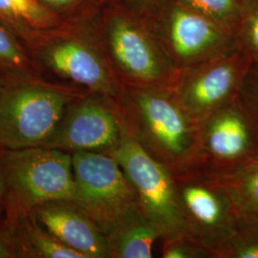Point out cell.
I'll use <instances>...</instances> for the list:
<instances>
[{
	"label": "cell",
	"instance_id": "6da1fadb",
	"mask_svg": "<svg viewBox=\"0 0 258 258\" xmlns=\"http://www.w3.org/2000/svg\"><path fill=\"white\" fill-rule=\"evenodd\" d=\"M123 127L139 146L174 174L199 167L200 129L172 88L120 87L114 98Z\"/></svg>",
	"mask_w": 258,
	"mask_h": 258
},
{
	"label": "cell",
	"instance_id": "7a4b0ae2",
	"mask_svg": "<svg viewBox=\"0 0 258 258\" xmlns=\"http://www.w3.org/2000/svg\"><path fill=\"white\" fill-rule=\"evenodd\" d=\"M89 24L120 87L173 88L178 71L143 10L120 0H106Z\"/></svg>",
	"mask_w": 258,
	"mask_h": 258
},
{
	"label": "cell",
	"instance_id": "3957f363",
	"mask_svg": "<svg viewBox=\"0 0 258 258\" xmlns=\"http://www.w3.org/2000/svg\"><path fill=\"white\" fill-rule=\"evenodd\" d=\"M86 92L47 78L11 80L0 90V147H46L67 106Z\"/></svg>",
	"mask_w": 258,
	"mask_h": 258
},
{
	"label": "cell",
	"instance_id": "277c9868",
	"mask_svg": "<svg viewBox=\"0 0 258 258\" xmlns=\"http://www.w3.org/2000/svg\"><path fill=\"white\" fill-rule=\"evenodd\" d=\"M24 43L45 78L51 75L60 83L111 98L120 92L89 19L37 32Z\"/></svg>",
	"mask_w": 258,
	"mask_h": 258
},
{
	"label": "cell",
	"instance_id": "5b68a950",
	"mask_svg": "<svg viewBox=\"0 0 258 258\" xmlns=\"http://www.w3.org/2000/svg\"><path fill=\"white\" fill-rule=\"evenodd\" d=\"M5 211L31 212L41 204L73 199L72 154L46 147L2 151Z\"/></svg>",
	"mask_w": 258,
	"mask_h": 258
},
{
	"label": "cell",
	"instance_id": "8992f818",
	"mask_svg": "<svg viewBox=\"0 0 258 258\" xmlns=\"http://www.w3.org/2000/svg\"><path fill=\"white\" fill-rule=\"evenodd\" d=\"M140 9L144 11L163 51L178 72L239 48L233 31L178 0H164Z\"/></svg>",
	"mask_w": 258,
	"mask_h": 258
},
{
	"label": "cell",
	"instance_id": "52a82bcc",
	"mask_svg": "<svg viewBox=\"0 0 258 258\" xmlns=\"http://www.w3.org/2000/svg\"><path fill=\"white\" fill-rule=\"evenodd\" d=\"M110 156L133 187L139 212L156 228L161 238L186 234L174 173L141 148L123 125L120 146Z\"/></svg>",
	"mask_w": 258,
	"mask_h": 258
},
{
	"label": "cell",
	"instance_id": "ba28073f",
	"mask_svg": "<svg viewBox=\"0 0 258 258\" xmlns=\"http://www.w3.org/2000/svg\"><path fill=\"white\" fill-rule=\"evenodd\" d=\"M73 201L106 235L138 210L136 195L119 163L96 152L72 154Z\"/></svg>",
	"mask_w": 258,
	"mask_h": 258
},
{
	"label": "cell",
	"instance_id": "9c48e42d",
	"mask_svg": "<svg viewBox=\"0 0 258 258\" xmlns=\"http://www.w3.org/2000/svg\"><path fill=\"white\" fill-rule=\"evenodd\" d=\"M174 175L186 234L214 258L239 223L231 198L218 177L200 167Z\"/></svg>",
	"mask_w": 258,
	"mask_h": 258
},
{
	"label": "cell",
	"instance_id": "30bf717a",
	"mask_svg": "<svg viewBox=\"0 0 258 258\" xmlns=\"http://www.w3.org/2000/svg\"><path fill=\"white\" fill-rule=\"evenodd\" d=\"M252 63L240 48L178 72L173 92L184 111L200 122L237 100Z\"/></svg>",
	"mask_w": 258,
	"mask_h": 258
},
{
	"label": "cell",
	"instance_id": "8fae6325",
	"mask_svg": "<svg viewBox=\"0 0 258 258\" xmlns=\"http://www.w3.org/2000/svg\"><path fill=\"white\" fill-rule=\"evenodd\" d=\"M199 167L223 176L258 159V129L239 100L199 122Z\"/></svg>",
	"mask_w": 258,
	"mask_h": 258
},
{
	"label": "cell",
	"instance_id": "7c38bea8",
	"mask_svg": "<svg viewBox=\"0 0 258 258\" xmlns=\"http://www.w3.org/2000/svg\"><path fill=\"white\" fill-rule=\"evenodd\" d=\"M121 137L122 123L114 98L86 92L67 106L46 148L70 154L96 152L111 155L119 148Z\"/></svg>",
	"mask_w": 258,
	"mask_h": 258
},
{
	"label": "cell",
	"instance_id": "4fadbf2b",
	"mask_svg": "<svg viewBox=\"0 0 258 258\" xmlns=\"http://www.w3.org/2000/svg\"><path fill=\"white\" fill-rule=\"evenodd\" d=\"M31 213L55 238L84 258H109L105 234L72 199L41 204Z\"/></svg>",
	"mask_w": 258,
	"mask_h": 258
},
{
	"label": "cell",
	"instance_id": "5bb4252c",
	"mask_svg": "<svg viewBox=\"0 0 258 258\" xmlns=\"http://www.w3.org/2000/svg\"><path fill=\"white\" fill-rule=\"evenodd\" d=\"M14 214L17 258H84L55 238L31 212Z\"/></svg>",
	"mask_w": 258,
	"mask_h": 258
},
{
	"label": "cell",
	"instance_id": "9a60e30c",
	"mask_svg": "<svg viewBox=\"0 0 258 258\" xmlns=\"http://www.w3.org/2000/svg\"><path fill=\"white\" fill-rule=\"evenodd\" d=\"M105 236L109 258L152 257L153 244L161 238L156 228L139 210Z\"/></svg>",
	"mask_w": 258,
	"mask_h": 258
},
{
	"label": "cell",
	"instance_id": "2e32d148",
	"mask_svg": "<svg viewBox=\"0 0 258 258\" xmlns=\"http://www.w3.org/2000/svg\"><path fill=\"white\" fill-rule=\"evenodd\" d=\"M0 21L24 42L37 32L62 24L37 0H0Z\"/></svg>",
	"mask_w": 258,
	"mask_h": 258
},
{
	"label": "cell",
	"instance_id": "e0dca14e",
	"mask_svg": "<svg viewBox=\"0 0 258 258\" xmlns=\"http://www.w3.org/2000/svg\"><path fill=\"white\" fill-rule=\"evenodd\" d=\"M218 179L240 219L258 220V159Z\"/></svg>",
	"mask_w": 258,
	"mask_h": 258
},
{
	"label": "cell",
	"instance_id": "ac0fdd59",
	"mask_svg": "<svg viewBox=\"0 0 258 258\" xmlns=\"http://www.w3.org/2000/svg\"><path fill=\"white\" fill-rule=\"evenodd\" d=\"M0 74L11 80L45 78L24 41L0 21Z\"/></svg>",
	"mask_w": 258,
	"mask_h": 258
},
{
	"label": "cell",
	"instance_id": "d6986e66",
	"mask_svg": "<svg viewBox=\"0 0 258 258\" xmlns=\"http://www.w3.org/2000/svg\"><path fill=\"white\" fill-rule=\"evenodd\" d=\"M214 258H258V220L239 218L236 231Z\"/></svg>",
	"mask_w": 258,
	"mask_h": 258
},
{
	"label": "cell",
	"instance_id": "ffe728a7",
	"mask_svg": "<svg viewBox=\"0 0 258 258\" xmlns=\"http://www.w3.org/2000/svg\"><path fill=\"white\" fill-rule=\"evenodd\" d=\"M204 17L235 33L241 13V0H178Z\"/></svg>",
	"mask_w": 258,
	"mask_h": 258
},
{
	"label": "cell",
	"instance_id": "44dd1931",
	"mask_svg": "<svg viewBox=\"0 0 258 258\" xmlns=\"http://www.w3.org/2000/svg\"><path fill=\"white\" fill-rule=\"evenodd\" d=\"M235 36L240 49L258 63V0H241Z\"/></svg>",
	"mask_w": 258,
	"mask_h": 258
},
{
	"label": "cell",
	"instance_id": "7402d4cb",
	"mask_svg": "<svg viewBox=\"0 0 258 258\" xmlns=\"http://www.w3.org/2000/svg\"><path fill=\"white\" fill-rule=\"evenodd\" d=\"M62 23H75L90 19L106 0H37Z\"/></svg>",
	"mask_w": 258,
	"mask_h": 258
},
{
	"label": "cell",
	"instance_id": "603a6c76",
	"mask_svg": "<svg viewBox=\"0 0 258 258\" xmlns=\"http://www.w3.org/2000/svg\"><path fill=\"white\" fill-rule=\"evenodd\" d=\"M164 258H212V253L187 234L163 239Z\"/></svg>",
	"mask_w": 258,
	"mask_h": 258
},
{
	"label": "cell",
	"instance_id": "cb8c5ba5",
	"mask_svg": "<svg viewBox=\"0 0 258 258\" xmlns=\"http://www.w3.org/2000/svg\"><path fill=\"white\" fill-rule=\"evenodd\" d=\"M238 100L258 129V63H251L240 90Z\"/></svg>",
	"mask_w": 258,
	"mask_h": 258
},
{
	"label": "cell",
	"instance_id": "d4e9b609",
	"mask_svg": "<svg viewBox=\"0 0 258 258\" xmlns=\"http://www.w3.org/2000/svg\"><path fill=\"white\" fill-rule=\"evenodd\" d=\"M15 214L5 212L0 220V258H17Z\"/></svg>",
	"mask_w": 258,
	"mask_h": 258
},
{
	"label": "cell",
	"instance_id": "484cf974",
	"mask_svg": "<svg viewBox=\"0 0 258 258\" xmlns=\"http://www.w3.org/2000/svg\"><path fill=\"white\" fill-rule=\"evenodd\" d=\"M2 151L3 148L0 147V220L5 212V202H6V191H5V183L2 168Z\"/></svg>",
	"mask_w": 258,
	"mask_h": 258
},
{
	"label": "cell",
	"instance_id": "4316f807",
	"mask_svg": "<svg viewBox=\"0 0 258 258\" xmlns=\"http://www.w3.org/2000/svg\"><path fill=\"white\" fill-rule=\"evenodd\" d=\"M120 1L137 8H148L164 0H120Z\"/></svg>",
	"mask_w": 258,
	"mask_h": 258
},
{
	"label": "cell",
	"instance_id": "83f0119b",
	"mask_svg": "<svg viewBox=\"0 0 258 258\" xmlns=\"http://www.w3.org/2000/svg\"><path fill=\"white\" fill-rule=\"evenodd\" d=\"M9 81H11V79H8V78H6V77H4V76L0 74V90L8 83Z\"/></svg>",
	"mask_w": 258,
	"mask_h": 258
}]
</instances>
